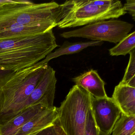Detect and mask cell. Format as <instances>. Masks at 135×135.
<instances>
[{
    "instance_id": "cell-1",
    "label": "cell",
    "mask_w": 135,
    "mask_h": 135,
    "mask_svg": "<svg viewBox=\"0 0 135 135\" xmlns=\"http://www.w3.org/2000/svg\"><path fill=\"white\" fill-rule=\"evenodd\" d=\"M54 1L35 3L24 0L0 8V40L43 33L57 26Z\"/></svg>"
},
{
    "instance_id": "cell-2",
    "label": "cell",
    "mask_w": 135,
    "mask_h": 135,
    "mask_svg": "<svg viewBox=\"0 0 135 135\" xmlns=\"http://www.w3.org/2000/svg\"><path fill=\"white\" fill-rule=\"evenodd\" d=\"M58 46L53 29L37 35L0 40V71H16L30 67Z\"/></svg>"
},
{
    "instance_id": "cell-3",
    "label": "cell",
    "mask_w": 135,
    "mask_h": 135,
    "mask_svg": "<svg viewBox=\"0 0 135 135\" xmlns=\"http://www.w3.org/2000/svg\"><path fill=\"white\" fill-rule=\"evenodd\" d=\"M48 65L44 59L30 67L0 75V125L22 111Z\"/></svg>"
},
{
    "instance_id": "cell-4",
    "label": "cell",
    "mask_w": 135,
    "mask_h": 135,
    "mask_svg": "<svg viewBox=\"0 0 135 135\" xmlns=\"http://www.w3.org/2000/svg\"><path fill=\"white\" fill-rule=\"evenodd\" d=\"M118 0H71L59 4L57 11V26L73 28L111 19L126 14Z\"/></svg>"
},
{
    "instance_id": "cell-5",
    "label": "cell",
    "mask_w": 135,
    "mask_h": 135,
    "mask_svg": "<svg viewBox=\"0 0 135 135\" xmlns=\"http://www.w3.org/2000/svg\"><path fill=\"white\" fill-rule=\"evenodd\" d=\"M91 107V95L75 85L57 108L56 122L67 135H84L88 110Z\"/></svg>"
},
{
    "instance_id": "cell-6",
    "label": "cell",
    "mask_w": 135,
    "mask_h": 135,
    "mask_svg": "<svg viewBox=\"0 0 135 135\" xmlns=\"http://www.w3.org/2000/svg\"><path fill=\"white\" fill-rule=\"evenodd\" d=\"M133 24L117 19L103 20L84 26L79 29L64 32V38L81 37L91 41L118 43L129 34Z\"/></svg>"
},
{
    "instance_id": "cell-7",
    "label": "cell",
    "mask_w": 135,
    "mask_h": 135,
    "mask_svg": "<svg viewBox=\"0 0 135 135\" xmlns=\"http://www.w3.org/2000/svg\"><path fill=\"white\" fill-rule=\"evenodd\" d=\"M91 109L100 132L110 135L121 111L111 98H96L91 95Z\"/></svg>"
},
{
    "instance_id": "cell-8",
    "label": "cell",
    "mask_w": 135,
    "mask_h": 135,
    "mask_svg": "<svg viewBox=\"0 0 135 135\" xmlns=\"http://www.w3.org/2000/svg\"><path fill=\"white\" fill-rule=\"evenodd\" d=\"M57 79L56 71L48 65L34 90L23 106L22 110L35 104H41L48 109L54 107Z\"/></svg>"
},
{
    "instance_id": "cell-9",
    "label": "cell",
    "mask_w": 135,
    "mask_h": 135,
    "mask_svg": "<svg viewBox=\"0 0 135 135\" xmlns=\"http://www.w3.org/2000/svg\"><path fill=\"white\" fill-rule=\"evenodd\" d=\"M75 85L82 88L96 98H107L105 89V83L96 70H89L73 79Z\"/></svg>"
},
{
    "instance_id": "cell-10",
    "label": "cell",
    "mask_w": 135,
    "mask_h": 135,
    "mask_svg": "<svg viewBox=\"0 0 135 135\" xmlns=\"http://www.w3.org/2000/svg\"><path fill=\"white\" fill-rule=\"evenodd\" d=\"M58 118L57 108H45L34 116L15 135H29L54 124Z\"/></svg>"
},
{
    "instance_id": "cell-11",
    "label": "cell",
    "mask_w": 135,
    "mask_h": 135,
    "mask_svg": "<svg viewBox=\"0 0 135 135\" xmlns=\"http://www.w3.org/2000/svg\"><path fill=\"white\" fill-rule=\"evenodd\" d=\"M45 108L41 104H37L22 110L11 120L0 125V135H15L27 122Z\"/></svg>"
},
{
    "instance_id": "cell-12",
    "label": "cell",
    "mask_w": 135,
    "mask_h": 135,
    "mask_svg": "<svg viewBox=\"0 0 135 135\" xmlns=\"http://www.w3.org/2000/svg\"><path fill=\"white\" fill-rule=\"evenodd\" d=\"M112 99L119 107L121 113L135 115V88L119 83L115 86Z\"/></svg>"
},
{
    "instance_id": "cell-13",
    "label": "cell",
    "mask_w": 135,
    "mask_h": 135,
    "mask_svg": "<svg viewBox=\"0 0 135 135\" xmlns=\"http://www.w3.org/2000/svg\"><path fill=\"white\" fill-rule=\"evenodd\" d=\"M103 42L91 41L86 42H70L65 41L63 45L55 52H51L45 58L46 62L58 57L65 55L74 54L82 51L84 49L90 46H99L103 44Z\"/></svg>"
},
{
    "instance_id": "cell-14",
    "label": "cell",
    "mask_w": 135,
    "mask_h": 135,
    "mask_svg": "<svg viewBox=\"0 0 135 135\" xmlns=\"http://www.w3.org/2000/svg\"><path fill=\"white\" fill-rule=\"evenodd\" d=\"M112 135H135V115L121 113L112 130Z\"/></svg>"
},
{
    "instance_id": "cell-15",
    "label": "cell",
    "mask_w": 135,
    "mask_h": 135,
    "mask_svg": "<svg viewBox=\"0 0 135 135\" xmlns=\"http://www.w3.org/2000/svg\"><path fill=\"white\" fill-rule=\"evenodd\" d=\"M135 48V31L128 34L115 46L109 50L111 56H126Z\"/></svg>"
},
{
    "instance_id": "cell-16",
    "label": "cell",
    "mask_w": 135,
    "mask_h": 135,
    "mask_svg": "<svg viewBox=\"0 0 135 135\" xmlns=\"http://www.w3.org/2000/svg\"><path fill=\"white\" fill-rule=\"evenodd\" d=\"M129 61L126 69L124 77L119 83L126 85L129 81L135 76V49L130 52Z\"/></svg>"
},
{
    "instance_id": "cell-17",
    "label": "cell",
    "mask_w": 135,
    "mask_h": 135,
    "mask_svg": "<svg viewBox=\"0 0 135 135\" xmlns=\"http://www.w3.org/2000/svg\"><path fill=\"white\" fill-rule=\"evenodd\" d=\"M99 130L96 126L90 108L88 110L84 135H99Z\"/></svg>"
},
{
    "instance_id": "cell-18",
    "label": "cell",
    "mask_w": 135,
    "mask_h": 135,
    "mask_svg": "<svg viewBox=\"0 0 135 135\" xmlns=\"http://www.w3.org/2000/svg\"><path fill=\"white\" fill-rule=\"evenodd\" d=\"M29 135H60V134L57 125L55 122L54 124Z\"/></svg>"
},
{
    "instance_id": "cell-19",
    "label": "cell",
    "mask_w": 135,
    "mask_h": 135,
    "mask_svg": "<svg viewBox=\"0 0 135 135\" xmlns=\"http://www.w3.org/2000/svg\"><path fill=\"white\" fill-rule=\"evenodd\" d=\"M123 8L125 11L129 13L132 17L133 19H135V0H128L126 3L123 5Z\"/></svg>"
},
{
    "instance_id": "cell-20",
    "label": "cell",
    "mask_w": 135,
    "mask_h": 135,
    "mask_svg": "<svg viewBox=\"0 0 135 135\" xmlns=\"http://www.w3.org/2000/svg\"><path fill=\"white\" fill-rule=\"evenodd\" d=\"M13 2L12 0H0V8Z\"/></svg>"
},
{
    "instance_id": "cell-21",
    "label": "cell",
    "mask_w": 135,
    "mask_h": 135,
    "mask_svg": "<svg viewBox=\"0 0 135 135\" xmlns=\"http://www.w3.org/2000/svg\"><path fill=\"white\" fill-rule=\"evenodd\" d=\"M56 123L57 125V128H58V131H59V134L60 135H66L65 133V132L63 130L62 128L56 122Z\"/></svg>"
},
{
    "instance_id": "cell-22",
    "label": "cell",
    "mask_w": 135,
    "mask_h": 135,
    "mask_svg": "<svg viewBox=\"0 0 135 135\" xmlns=\"http://www.w3.org/2000/svg\"><path fill=\"white\" fill-rule=\"evenodd\" d=\"M99 135H107V134H105V133H103L102 132H99Z\"/></svg>"
}]
</instances>
